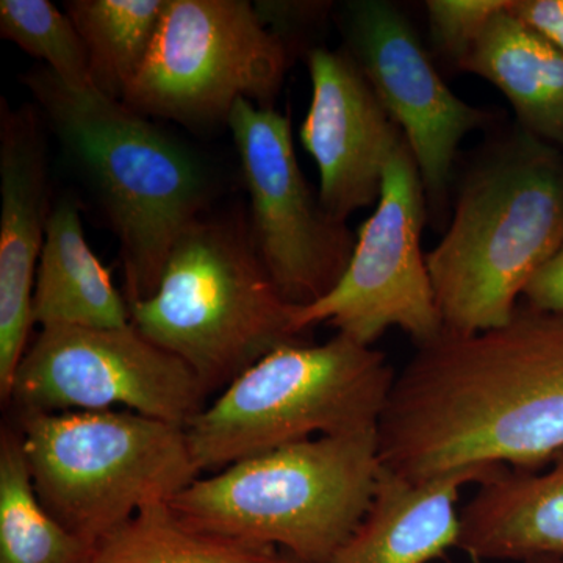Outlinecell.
I'll return each instance as SVG.
<instances>
[{
    "mask_svg": "<svg viewBox=\"0 0 563 563\" xmlns=\"http://www.w3.org/2000/svg\"><path fill=\"white\" fill-rule=\"evenodd\" d=\"M377 432L383 466L417 483L543 470L563 450V312L525 303L504 328L417 346Z\"/></svg>",
    "mask_w": 563,
    "mask_h": 563,
    "instance_id": "1",
    "label": "cell"
},
{
    "mask_svg": "<svg viewBox=\"0 0 563 563\" xmlns=\"http://www.w3.org/2000/svg\"><path fill=\"white\" fill-rule=\"evenodd\" d=\"M22 81L120 243L125 299L151 298L174 244L220 195L217 174L190 144L95 88L69 87L44 66Z\"/></svg>",
    "mask_w": 563,
    "mask_h": 563,
    "instance_id": "2",
    "label": "cell"
},
{
    "mask_svg": "<svg viewBox=\"0 0 563 563\" xmlns=\"http://www.w3.org/2000/svg\"><path fill=\"white\" fill-rule=\"evenodd\" d=\"M563 244L562 150L520 129L466 174L453 218L426 255L443 333L504 328Z\"/></svg>",
    "mask_w": 563,
    "mask_h": 563,
    "instance_id": "3",
    "label": "cell"
},
{
    "mask_svg": "<svg viewBox=\"0 0 563 563\" xmlns=\"http://www.w3.org/2000/svg\"><path fill=\"white\" fill-rule=\"evenodd\" d=\"M379 429L317 437L199 476L169 503L185 523L329 563L376 490Z\"/></svg>",
    "mask_w": 563,
    "mask_h": 563,
    "instance_id": "4",
    "label": "cell"
},
{
    "mask_svg": "<svg viewBox=\"0 0 563 563\" xmlns=\"http://www.w3.org/2000/svg\"><path fill=\"white\" fill-rule=\"evenodd\" d=\"M146 339L187 363L220 393L285 344L303 342L296 307L266 269L250 221L207 217L174 244L151 298L129 303Z\"/></svg>",
    "mask_w": 563,
    "mask_h": 563,
    "instance_id": "5",
    "label": "cell"
},
{
    "mask_svg": "<svg viewBox=\"0 0 563 563\" xmlns=\"http://www.w3.org/2000/svg\"><path fill=\"white\" fill-rule=\"evenodd\" d=\"M396 374L384 352L342 333L277 347L185 428L196 465L214 473L317 437L376 431Z\"/></svg>",
    "mask_w": 563,
    "mask_h": 563,
    "instance_id": "6",
    "label": "cell"
},
{
    "mask_svg": "<svg viewBox=\"0 0 563 563\" xmlns=\"http://www.w3.org/2000/svg\"><path fill=\"white\" fill-rule=\"evenodd\" d=\"M18 413L41 503L92 548L202 476L181 426L121 409Z\"/></svg>",
    "mask_w": 563,
    "mask_h": 563,
    "instance_id": "7",
    "label": "cell"
},
{
    "mask_svg": "<svg viewBox=\"0 0 563 563\" xmlns=\"http://www.w3.org/2000/svg\"><path fill=\"white\" fill-rule=\"evenodd\" d=\"M290 66V52L247 0H166L146 62L125 106L206 131L228 125L247 99L272 107Z\"/></svg>",
    "mask_w": 563,
    "mask_h": 563,
    "instance_id": "8",
    "label": "cell"
},
{
    "mask_svg": "<svg viewBox=\"0 0 563 563\" xmlns=\"http://www.w3.org/2000/svg\"><path fill=\"white\" fill-rule=\"evenodd\" d=\"M209 393L187 363L129 324L41 329L18 365V412L131 410L187 428Z\"/></svg>",
    "mask_w": 563,
    "mask_h": 563,
    "instance_id": "9",
    "label": "cell"
},
{
    "mask_svg": "<svg viewBox=\"0 0 563 563\" xmlns=\"http://www.w3.org/2000/svg\"><path fill=\"white\" fill-rule=\"evenodd\" d=\"M426 199L417 162L404 139L388 162L379 201L357 233L342 279L320 301L296 307L298 332L331 324L366 346L390 328L412 336L417 346L443 335L421 251Z\"/></svg>",
    "mask_w": 563,
    "mask_h": 563,
    "instance_id": "10",
    "label": "cell"
},
{
    "mask_svg": "<svg viewBox=\"0 0 563 563\" xmlns=\"http://www.w3.org/2000/svg\"><path fill=\"white\" fill-rule=\"evenodd\" d=\"M250 192L251 235L291 306L320 301L342 279L357 236L314 195L296 157L290 118L240 99L228 121Z\"/></svg>",
    "mask_w": 563,
    "mask_h": 563,
    "instance_id": "11",
    "label": "cell"
},
{
    "mask_svg": "<svg viewBox=\"0 0 563 563\" xmlns=\"http://www.w3.org/2000/svg\"><path fill=\"white\" fill-rule=\"evenodd\" d=\"M346 51L407 141L426 196L442 206L463 139L485 111L444 84L410 21L385 0H352L340 11Z\"/></svg>",
    "mask_w": 563,
    "mask_h": 563,
    "instance_id": "12",
    "label": "cell"
},
{
    "mask_svg": "<svg viewBox=\"0 0 563 563\" xmlns=\"http://www.w3.org/2000/svg\"><path fill=\"white\" fill-rule=\"evenodd\" d=\"M312 102L299 131L320 173V199L335 220L376 207L385 169L404 141L346 51L307 54Z\"/></svg>",
    "mask_w": 563,
    "mask_h": 563,
    "instance_id": "13",
    "label": "cell"
},
{
    "mask_svg": "<svg viewBox=\"0 0 563 563\" xmlns=\"http://www.w3.org/2000/svg\"><path fill=\"white\" fill-rule=\"evenodd\" d=\"M43 117L0 101V396L29 347L36 269L52 206Z\"/></svg>",
    "mask_w": 563,
    "mask_h": 563,
    "instance_id": "14",
    "label": "cell"
},
{
    "mask_svg": "<svg viewBox=\"0 0 563 563\" xmlns=\"http://www.w3.org/2000/svg\"><path fill=\"white\" fill-rule=\"evenodd\" d=\"M498 473L459 472L417 483L383 466L365 517L329 563H429L443 558L457 547L461 514L455 503L461 488Z\"/></svg>",
    "mask_w": 563,
    "mask_h": 563,
    "instance_id": "15",
    "label": "cell"
},
{
    "mask_svg": "<svg viewBox=\"0 0 563 563\" xmlns=\"http://www.w3.org/2000/svg\"><path fill=\"white\" fill-rule=\"evenodd\" d=\"M455 548L483 561L563 558V450L539 472L506 466L479 484Z\"/></svg>",
    "mask_w": 563,
    "mask_h": 563,
    "instance_id": "16",
    "label": "cell"
},
{
    "mask_svg": "<svg viewBox=\"0 0 563 563\" xmlns=\"http://www.w3.org/2000/svg\"><path fill=\"white\" fill-rule=\"evenodd\" d=\"M33 324L41 329H118L131 324L128 299L91 251L74 196L52 206L36 269Z\"/></svg>",
    "mask_w": 563,
    "mask_h": 563,
    "instance_id": "17",
    "label": "cell"
},
{
    "mask_svg": "<svg viewBox=\"0 0 563 563\" xmlns=\"http://www.w3.org/2000/svg\"><path fill=\"white\" fill-rule=\"evenodd\" d=\"M459 69L495 85L525 132L563 150V54L509 9L485 25Z\"/></svg>",
    "mask_w": 563,
    "mask_h": 563,
    "instance_id": "18",
    "label": "cell"
},
{
    "mask_svg": "<svg viewBox=\"0 0 563 563\" xmlns=\"http://www.w3.org/2000/svg\"><path fill=\"white\" fill-rule=\"evenodd\" d=\"M96 548L43 506L18 428L0 432V563H92Z\"/></svg>",
    "mask_w": 563,
    "mask_h": 563,
    "instance_id": "19",
    "label": "cell"
},
{
    "mask_svg": "<svg viewBox=\"0 0 563 563\" xmlns=\"http://www.w3.org/2000/svg\"><path fill=\"white\" fill-rule=\"evenodd\" d=\"M166 0H69L66 14L84 41L92 88L124 101L139 76Z\"/></svg>",
    "mask_w": 563,
    "mask_h": 563,
    "instance_id": "20",
    "label": "cell"
},
{
    "mask_svg": "<svg viewBox=\"0 0 563 563\" xmlns=\"http://www.w3.org/2000/svg\"><path fill=\"white\" fill-rule=\"evenodd\" d=\"M92 563H284V553L192 528L154 504L99 542Z\"/></svg>",
    "mask_w": 563,
    "mask_h": 563,
    "instance_id": "21",
    "label": "cell"
},
{
    "mask_svg": "<svg viewBox=\"0 0 563 563\" xmlns=\"http://www.w3.org/2000/svg\"><path fill=\"white\" fill-rule=\"evenodd\" d=\"M0 36L38 58L69 87L92 88L80 33L49 0H2Z\"/></svg>",
    "mask_w": 563,
    "mask_h": 563,
    "instance_id": "22",
    "label": "cell"
},
{
    "mask_svg": "<svg viewBox=\"0 0 563 563\" xmlns=\"http://www.w3.org/2000/svg\"><path fill=\"white\" fill-rule=\"evenodd\" d=\"M509 5L510 0H428L433 47L459 68L485 25Z\"/></svg>",
    "mask_w": 563,
    "mask_h": 563,
    "instance_id": "23",
    "label": "cell"
},
{
    "mask_svg": "<svg viewBox=\"0 0 563 563\" xmlns=\"http://www.w3.org/2000/svg\"><path fill=\"white\" fill-rule=\"evenodd\" d=\"M254 3L255 14L263 27L291 51V40L296 33L324 20L329 2H280V0H258Z\"/></svg>",
    "mask_w": 563,
    "mask_h": 563,
    "instance_id": "24",
    "label": "cell"
},
{
    "mask_svg": "<svg viewBox=\"0 0 563 563\" xmlns=\"http://www.w3.org/2000/svg\"><path fill=\"white\" fill-rule=\"evenodd\" d=\"M523 296L531 309L563 312V244L532 277Z\"/></svg>",
    "mask_w": 563,
    "mask_h": 563,
    "instance_id": "25",
    "label": "cell"
},
{
    "mask_svg": "<svg viewBox=\"0 0 563 563\" xmlns=\"http://www.w3.org/2000/svg\"><path fill=\"white\" fill-rule=\"evenodd\" d=\"M509 11L563 54V0H510Z\"/></svg>",
    "mask_w": 563,
    "mask_h": 563,
    "instance_id": "26",
    "label": "cell"
},
{
    "mask_svg": "<svg viewBox=\"0 0 563 563\" xmlns=\"http://www.w3.org/2000/svg\"><path fill=\"white\" fill-rule=\"evenodd\" d=\"M526 563H563V558H540Z\"/></svg>",
    "mask_w": 563,
    "mask_h": 563,
    "instance_id": "27",
    "label": "cell"
},
{
    "mask_svg": "<svg viewBox=\"0 0 563 563\" xmlns=\"http://www.w3.org/2000/svg\"><path fill=\"white\" fill-rule=\"evenodd\" d=\"M284 563H307L299 561V559L292 558V555L284 553Z\"/></svg>",
    "mask_w": 563,
    "mask_h": 563,
    "instance_id": "28",
    "label": "cell"
}]
</instances>
